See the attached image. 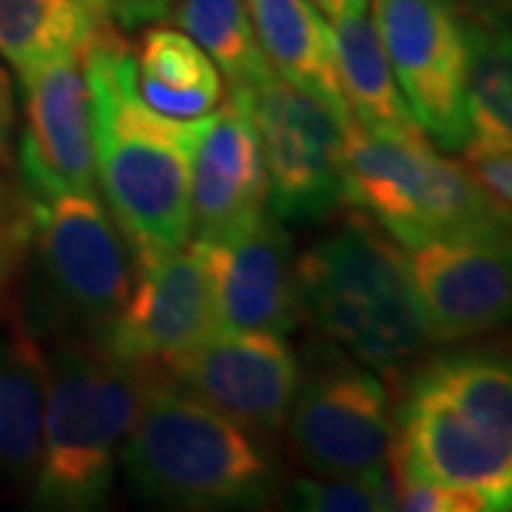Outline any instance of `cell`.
Instances as JSON below:
<instances>
[{
	"instance_id": "6",
	"label": "cell",
	"mask_w": 512,
	"mask_h": 512,
	"mask_svg": "<svg viewBox=\"0 0 512 512\" xmlns=\"http://www.w3.org/2000/svg\"><path fill=\"white\" fill-rule=\"evenodd\" d=\"M345 197L404 248L510 225L470 168L439 154L424 131H379L350 120Z\"/></svg>"
},
{
	"instance_id": "18",
	"label": "cell",
	"mask_w": 512,
	"mask_h": 512,
	"mask_svg": "<svg viewBox=\"0 0 512 512\" xmlns=\"http://www.w3.org/2000/svg\"><path fill=\"white\" fill-rule=\"evenodd\" d=\"M43 407L46 348L32 325L12 311L0 333V476L35 478L43 447Z\"/></svg>"
},
{
	"instance_id": "5",
	"label": "cell",
	"mask_w": 512,
	"mask_h": 512,
	"mask_svg": "<svg viewBox=\"0 0 512 512\" xmlns=\"http://www.w3.org/2000/svg\"><path fill=\"white\" fill-rule=\"evenodd\" d=\"M146 379L148 367L117 359L103 342L55 336L46 350L43 447L32 478L37 507L89 512L109 504Z\"/></svg>"
},
{
	"instance_id": "9",
	"label": "cell",
	"mask_w": 512,
	"mask_h": 512,
	"mask_svg": "<svg viewBox=\"0 0 512 512\" xmlns=\"http://www.w3.org/2000/svg\"><path fill=\"white\" fill-rule=\"evenodd\" d=\"M288 444L316 476H384L396 439L390 393L365 365L330 356L299 382L285 421Z\"/></svg>"
},
{
	"instance_id": "7",
	"label": "cell",
	"mask_w": 512,
	"mask_h": 512,
	"mask_svg": "<svg viewBox=\"0 0 512 512\" xmlns=\"http://www.w3.org/2000/svg\"><path fill=\"white\" fill-rule=\"evenodd\" d=\"M32 202V254L46 319L55 336L103 342L134 282V256L120 225L97 191H60Z\"/></svg>"
},
{
	"instance_id": "4",
	"label": "cell",
	"mask_w": 512,
	"mask_h": 512,
	"mask_svg": "<svg viewBox=\"0 0 512 512\" xmlns=\"http://www.w3.org/2000/svg\"><path fill=\"white\" fill-rule=\"evenodd\" d=\"M302 316L333 348L399 379L433 345L399 242L370 217H350L296 256Z\"/></svg>"
},
{
	"instance_id": "8",
	"label": "cell",
	"mask_w": 512,
	"mask_h": 512,
	"mask_svg": "<svg viewBox=\"0 0 512 512\" xmlns=\"http://www.w3.org/2000/svg\"><path fill=\"white\" fill-rule=\"evenodd\" d=\"M268 168V205L279 220H328L345 197L348 117L279 74L239 89Z\"/></svg>"
},
{
	"instance_id": "26",
	"label": "cell",
	"mask_w": 512,
	"mask_h": 512,
	"mask_svg": "<svg viewBox=\"0 0 512 512\" xmlns=\"http://www.w3.org/2000/svg\"><path fill=\"white\" fill-rule=\"evenodd\" d=\"M393 484V507L410 512H478L481 501L450 487H439L421 478H407L390 473Z\"/></svg>"
},
{
	"instance_id": "2",
	"label": "cell",
	"mask_w": 512,
	"mask_h": 512,
	"mask_svg": "<svg viewBox=\"0 0 512 512\" xmlns=\"http://www.w3.org/2000/svg\"><path fill=\"white\" fill-rule=\"evenodd\" d=\"M94 111L97 188L131 254L191 242V154L197 120L154 111L137 89L134 52L109 26L83 49Z\"/></svg>"
},
{
	"instance_id": "11",
	"label": "cell",
	"mask_w": 512,
	"mask_h": 512,
	"mask_svg": "<svg viewBox=\"0 0 512 512\" xmlns=\"http://www.w3.org/2000/svg\"><path fill=\"white\" fill-rule=\"evenodd\" d=\"M433 345L512 325V225L404 248Z\"/></svg>"
},
{
	"instance_id": "22",
	"label": "cell",
	"mask_w": 512,
	"mask_h": 512,
	"mask_svg": "<svg viewBox=\"0 0 512 512\" xmlns=\"http://www.w3.org/2000/svg\"><path fill=\"white\" fill-rule=\"evenodd\" d=\"M467 23V143L473 154H512V29Z\"/></svg>"
},
{
	"instance_id": "12",
	"label": "cell",
	"mask_w": 512,
	"mask_h": 512,
	"mask_svg": "<svg viewBox=\"0 0 512 512\" xmlns=\"http://www.w3.org/2000/svg\"><path fill=\"white\" fill-rule=\"evenodd\" d=\"M134 256V282L103 345L128 365L168 370L217 330L214 293L200 248Z\"/></svg>"
},
{
	"instance_id": "16",
	"label": "cell",
	"mask_w": 512,
	"mask_h": 512,
	"mask_svg": "<svg viewBox=\"0 0 512 512\" xmlns=\"http://www.w3.org/2000/svg\"><path fill=\"white\" fill-rule=\"evenodd\" d=\"M268 168L239 89L197 117L191 154V239H220L268 211Z\"/></svg>"
},
{
	"instance_id": "17",
	"label": "cell",
	"mask_w": 512,
	"mask_h": 512,
	"mask_svg": "<svg viewBox=\"0 0 512 512\" xmlns=\"http://www.w3.org/2000/svg\"><path fill=\"white\" fill-rule=\"evenodd\" d=\"M245 6L271 69L350 120L336 66V37L322 9L313 0H245Z\"/></svg>"
},
{
	"instance_id": "1",
	"label": "cell",
	"mask_w": 512,
	"mask_h": 512,
	"mask_svg": "<svg viewBox=\"0 0 512 512\" xmlns=\"http://www.w3.org/2000/svg\"><path fill=\"white\" fill-rule=\"evenodd\" d=\"M390 473L512 510V348L461 345L404 373Z\"/></svg>"
},
{
	"instance_id": "30",
	"label": "cell",
	"mask_w": 512,
	"mask_h": 512,
	"mask_svg": "<svg viewBox=\"0 0 512 512\" xmlns=\"http://www.w3.org/2000/svg\"><path fill=\"white\" fill-rule=\"evenodd\" d=\"M171 0H111L114 18L134 23V20H154L163 18Z\"/></svg>"
},
{
	"instance_id": "13",
	"label": "cell",
	"mask_w": 512,
	"mask_h": 512,
	"mask_svg": "<svg viewBox=\"0 0 512 512\" xmlns=\"http://www.w3.org/2000/svg\"><path fill=\"white\" fill-rule=\"evenodd\" d=\"M165 376L262 441L285 430L302 382L291 342L265 330H214Z\"/></svg>"
},
{
	"instance_id": "31",
	"label": "cell",
	"mask_w": 512,
	"mask_h": 512,
	"mask_svg": "<svg viewBox=\"0 0 512 512\" xmlns=\"http://www.w3.org/2000/svg\"><path fill=\"white\" fill-rule=\"evenodd\" d=\"M322 12H328L330 18L348 15V12H362L367 9V0H313Z\"/></svg>"
},
{
	"instance_id": "29",
	"label": "cell",
	"mask_w": 512,
	"mask_h": 512,
	"mask_svg": "<svg viewBox=\"0 0 512 512\" xmlns=\"http://www.w3.org/2000/svg\"><path fill=\"white\" fill-rule=\"evenodd\" d=\"M12 128H15V92L12 77L0 63V168L12 165Z\"/></svg>"
},
{
	"instance_id": "23",
	"label": "cell",
	"mask_w": 512,
	"mask_h": 512,
	"mask_svg": "<svg viewBox=\"0 0 512 512\" xmlns=\"http://www.w3.org/2000/svg\"><path fill=\"white\" fill-rule=\"evenodd\" d=\"M177 26L217 63L231 89H248L274 77L245 0H177Z\"/></svg>"
},
{
	"instance_id": "28",
	"label": "cell",
	"mask_w": 512,
	"mask_h": 512,
	"mask_svg": "<svg viewBox=\"0 0 512 512\" xmlns=\"http://www.w3.org/2000/svg\"><path fill=\"white\" fill-rule=\"evenodd\" d=\"M461 18L481 26H510L512 29V0H453Z\"/></svg>"
},
{
	"instance_id": "25",
	"label": "cell",
	"mask_w": 512,
	"mask_h": 512,
	"mask_svg": "<svg viewBox=\"0 0 512 512\" xmlns=\"http://www.w3.org/2000/svg\"><path fill=\"white\" fill-rule=\"evenodd\" d=\"M296 507L311 512H382L393 510V484L384 476H333L296 478L291 484Z\"/></svg>"
},
{
	"instance_id": "10",
	"label": "cell",
	"mask_w": 512,
	"mask_h": 512,
	"mask_svg": "<svg viewBox=\"0 0 512 512\" xmlns=\"http://www.w3.org/2000/svg\"><path fill=\"white\" fill-rule=\"evenodd\" d=\"M390 69L419 128L447 151L467 143V23L453 0H373Z\"/></svg>"
},
{
	"instance_id": "27",
	"label": "cell",
	"mask_w": 512,
	"mask_h": 512,
	"mask_svg": "<svg viewBox=\"0 0 512 512\" xmlns=\"http://www.w3.org/2000/svg\"><path fill=\"white\" fill-rule=\"evenodd\" d=\"M464 165L501 211V217L512 225V154H473Z\"/></svg>"
},
{
	"instance_id": "21",
	"label": "cell",
	"mask_w": 512,
	"mask_h": 512,
	"mask_svg": "<svg viewBox=\"0 0 512 512\" xmlns=\"http://www.w3.org/2000/svg\"><path fill=\"white\" fill-rule=\"evenodd\" d=\"M330 26L336 37V66L350 120L379 131H421L407 109L379 29L373 18H367V9L330 18Z\"/></svg>"
},
{
	"instance_id": "15",
	"label": "cell",
	"mask_w": 512,
	"mask_h": 512,
	"mask_svg": "<svg viewBox=\"0 0 512 512\" xmlns=\"http://www.w3.org/2000/svg\"><path fill=\"white\" fill-rule=\"evenodd\" d=\"M200 248L217 330L291 333L302 319L296 256L274 211H262L220 239H194Z\"/></svg>"
},
{
	"instance_id": "3",
	"label": "cell",
	"mask_w": 512,
	"mask_h": 512,
	"mask_svg": "<svg viewBox=\"0 0 512 512\" xmlns=\"http://www.w3.org/2000/svg\"><path fill=\"white\" fill-rule=\"evenodd\" d=\"M120 464L134 495L177 510H254L276 487L262 439L151 367Z\"/></svg>"
},
{
	"instance_id": "24",
	"label": "cell",
	"mask_w": 512,
	"mask_h": 512,
	"mask_svg": "<svg viewBox=\"0 0 512 512\" xmlns=\"http://www.w3.org/2000/svg\"><path fill=\"white\" fill-rule=\"evenodd\" d=\"M35 202L12 165L0 168V308H12V288L32 251Z\"/></svg>"
},
{
	"instance_id": "20",
	"label": "cell",
	"mask_w": 512,
	"mask_h": 512,
	"mask_svg": "<svg viewBox=\"0 0 512 512\" xmlns=\"http://www.w3.org/2000/svg\"><path fill=\"white\" fill-rule=\"evenodd\" d=\"M134 69L143 100L165 117L197 120L220 106V69L183 29H146L134 55Z\"/></svg>"
},
{
	"instance_id": "14",
	"label": "cell",
	"mask_w": 512,
	"mask_h": 512,
	"mask_svg": "<svg viewBox=\"0 0 512 512\" xmlns=\"http://www.w3.org/2000/svg\"><path fill=\"white\" fill-rule=\"evenodd\" d=\"M18 177L29 197L97 191L94 111L83 55L49 60L20 77Z\"/></svg>"
},
{
	"instance_id": "19",
	"label": "cell",
	"mask_w": 512,
	"mask_h": 512,
	"mask_svg": "<svg viewBox=\"0 0 512 512\" xmlns=\"http://www.w3.org/2000/svg\"><path fill=\"white\" fill-rule=\"evenodd\" d=\"M109 26L111 0H0V57L23 77L57 57L83 55Z\"/></svg>"
}]
</instances>
